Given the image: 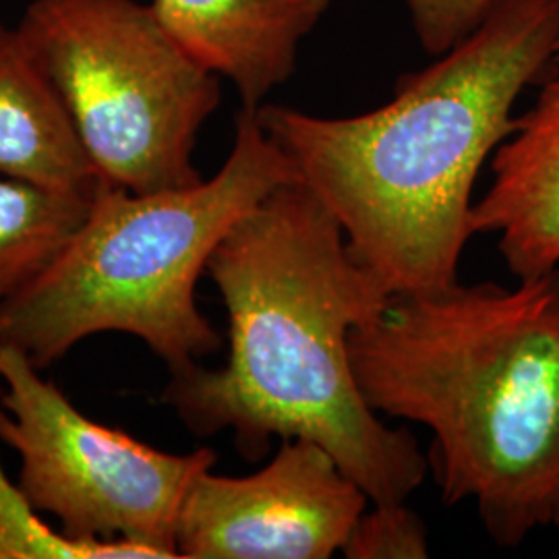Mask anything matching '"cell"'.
<instances>
[{
  "label": "cell",
  "mask_w": 559,
  "mask_h": 559,
  "mask_svg": "<svg viewBox=\"0 0 559 559\" xmlns=\"http://www.w3.org/2000/svg\"><path fill=\"white\" fill-rule=\"evenodd\" d=\"M205 274L228 316V357L170 373L162 392L195 436L233 431L258 462L274 438L325 448L371 503L408 500L429 462L408 429L380 419L350 362L353 332L390 293L360 263L338 221L300 180L245 214Z\"/></svg>",
  "instance_id": "cell-1"
},
{
  "label": "cell",
  "mask_w": 559,
  "mask_h": 559,
  "mask_svg": "<svg viewBox=\"0 0 559 559\" xmlns=\"http://www.w3.org/2000/svg\"><path fill=\"white\" fill-rule=\"evenodd\" d=\"M559 0H496L464 40L400 78L357 117L263 104V131L330 210L390 297L459 282L485 162L514 131L520 94L556 67Z\"/></svg>",
  "instance_id": "cell-2"
},
{
  "label": "cell",
  "mask_w": 559,
  "mask_h": 559,
  "mask_svg": "<svg viewBox=\"0 0 559 559\" xmlns=\"http://www.w3.org/2000/svg\"><path fill=\"white\" fill-rule=\"evenodd\" d=\"M350 362L378 415L433 433L441 500L473 501L496 545L559 526V265L516 288L390 297Z\"/></svg>",
  "instance_id": "cell-3"
},
{
  "label": "cell",
  "mask_w": 559,
  "mask_h": 559,
  "mask_svg": "<svg viewBox=\"0 0 559 559\" xmlns=\"http://www.w3.org/2000/svg\"><path fill=\"white\" fill-rule=\"evenodd\" d=\"M295 180L258 112L240 108L212 179L154 193L100 185L57 260L0 307V344L40 369L106 332L140 338L170 373L210 357L222 336L201 313L198 282L228 230Z\"/></svg>",
  "instance_id": "cell-4"
},
{
  "label": "cell",
  "mask_w": 559,
  "mask_h": 559,
  "mask_svg": "<svg viewBox=\"0 0 559 559\" xmlns=\"http://www.w3.org/2000/svg\"><path fill=\"white\" fill-rule=\"evenodd\" d=\"M21 38L59 90L102 185L154 193L200 182L221 78L168 36L150 2L34 0Z\"/></svg>",
  "instance_id": "cell-5"
},
{
  "label": "cell",
  "mask_w": 559,
  "mask_h": 559,
  "mask_svg": "<svg viewBox=\"0 0 559 559\" xmlns=\"http://www.w3.org/2000/svg\"><path fill=\"white\" fill-rule=\"evenodd\" d=\"M0 440L20 456L25 501L81 543H133L177 559L180 510L216 452L173 454L90 419L41 369L0 344Z\"/></svg>",
  "instance_id": "cell-6"
},
{
  "label": "cell",
  "mask_w": 559,
  "mask_h": 559,
  "mask_svg": "<svg viewBox=\"0 0 559 559\" xmlns=\"http://www.w3.org/2000/svg\"><path fill=\"white\" fill-rule=\"evenodd\" d=\"M369 506L320 443L286 440L247 477L201 473L180 510L177 551L182 559H328Z\"/></svg>",
  "instance_id": "cell-7"
},
{
  "label": "cell",
  "mask_w": 559,
  "mask_h": 559,
  "mask_svg": "<svg viewBox=\"0 0 559 559\" xmlns=\"http://www.w3.org/2000/svg\"><path fill=\"white\" fill-rule=\"evenodd\" d=\"M180 48L239 92L258 110L293 78L300 41L323 20L332 0H150Z\"/></svg>",
  "instance_id": "cell-8"
},
{
  "label": "cell",
  "mask_w": 559,
  "mask_h": 559,
  "mask_svg": "<svg viewBox=\"0 0 559 559\" xmlns=\"http://www.w3.org/2000/svg\"><path fill=\"white\" fill-rule=\"evenodd\" d=\"M489 166L491 185L473 205L475 235H498L512 276L549 274L559 265V78L540 81Z\"/></svg>",
  "instance_id": "cell-9"
},
{
  "label": "cell",
  "mask_w": 559,
  "mask_h": 559,
  "mask_svg": "<svg viewBox=\"0 0 559 559\" xmlns=\"http://www.w3.org/2000/svg\"><path fill=\"white\" fill-rule=\"evenodd\" d=\"M0 175L96 195L102 180L59 90L17 27L0 23Z\"/></svg>",
  "instance_id": "cell-10"
},
{
  "label": "cell",
  "mask_w": 559,
  "mask_h": 559,
  "mask_svg": "<svg viewBox=\"0 0 559 559\" xmlns=\"http://www.w3.org/2000/svg\"><path fill=\"white\" fill-rule=\"evenodd\" d=\"M92 200L0 175V307L57 260Z\"/></svg>",
  "instance_id": "cell-11"
},
{
  "label": "cell",
  "mask_w": 559,
  "mask_h": 559,
  "mask_svg": "<svg viewBox=\"0 0 559 559\" xmlns=\"http://www.w3.org/2000/svg\"><path fill=\"white\" fill-rule=\"evenodd\" d=\"M2 408V406H0ZM154 559L133 543L67 539L25 501L0 462V559Z\"/></svg>",
  "instance_id": "cell-12"
},
{
  "label": "cell",
  "mask_w": 559,
  "mask_h": 559,
  "mask_svg": "<svg viewBox=\"0 0 559 559\" xmlns=\"http://www.w3.org/2000/svg\"><path fill=\"white\" fill-rule=\"evenodd\" d=\"M348 559H423L429 556L423 520L402 503H371L342 547Z\"/></svg>",
  "instance_id": "cell-13"
},
{
  "label": "cell",
  "mask_w": 559,
  "mask_h": 559,
  "mask_svg": "<svg viewBox=\"0 0 559 559\" xmlns=\"http://www.w3.org/2000/svg\"><path fill=\"white\" fill-rule=\"evenodd\" d=\"M415 36L427 55L440 57L477 29L496 0H404Z\"/></svg>",
  "instance_id": "cell-14"
},
{
  "label": "cell",
  "mask_w": 559,
  "mask_h": 559,
  "mask_svg": "<svg viewBox=\"0 0 559 559\" xmlns=\"http://www.w3.org/2000/svg\"><path fill=\"white\" fill-rule=\"evenodd\" d=\"M556 64L559 67V44H558V55H556Z\"/></svg>",
  "instance_id": "cell-15"
}]
</instances>
